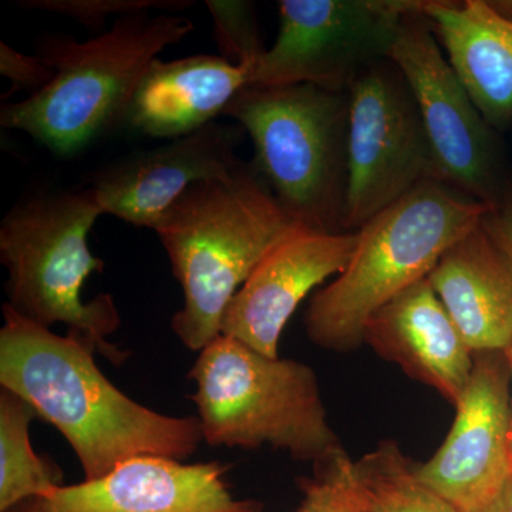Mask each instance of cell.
I'll list each match as a JSON object with an SVG mask.
<instances>
[{"label":"cell","instance_id":"cell-1","mask_svg":"<svg viewBox=\"0 0 512 512\" xmlns=\"http://www.w3.org/2000/svg\"><path fill=\"white\" fill-rule=\"evenodd\" d=\"M0 387L18 394L66 439L84 480L107 476L130 458L187 461L202 443L197 416L148 409L101 373L96 346L57 335L3 305Z\"/></svg>","mask_w":512,"mask_h":512},{"label":"cell","instance_id":"cell-2","mask_svg":"<svg viewBox=\"0 0 512 512\" xmlns=\"http://www.w3.org/2000/svg\"><path fill=\"white\" fill-rule=\"evenodd\" d=\"M296 228L252 164L192 184L164 212L153 231L183 288L171 329L185 348L200 353L221 335L229 302Z\"/></svg>","mask_w":512,"mask_h":512},{"label":"cell","instance_id":"cell-3","mask_svg":"<svg viewBox=\"0 0 512 512\" xmlns=\"http://www.w3.org/2000/svg\"><path fill=\"white\" fill-rule=\"evenodd\" d=\"M192 30L191 20L146 10L117 18L86 42L43 37L36 55L55 70V79L35 96L5 104L0 126L29 134L57 156H74L126 123L150 63Z\"/></svg>","mask_w":512,"mask_h":512},{"label":"cell","instance_id":"cell-4","mask_svg":"<svg viewBox=\"0 0 512 512\" xmlns=\"http://www.w3.org/2000/svg\"><path fill=\"white\" fill-rule=\"evenodd\" d=\"M491 210L450 185L429 181L377 214L357 231L348 266L312 296L305 313L309 340L329 352L359 348L369 319L426 279Z\"/></svg>","mask_w":512,"mask_h":512},{"label":"cell","instance_id":"cell-5","mask_svg":"<svg viewBox=\"0 0 512 512\" xmlns=\"http://www.w3.org/2000/svg\"><path fill=\"white\" fill-rule=\"evenodd\" d=\"M101 214L92 187L19 201L0 224V262L8 272L10 309L42 328L63 323L120 366L130 353L109 340L121 325L113 296L82 298L89 276L104 269L89 248L90 231Z\"/></svg>","mask_w":512,"mask_h":512},{"label":"cell","instance_id":"cell-6","mask_svg":"<svg viewBox=\"0 0 512 512\" xmlns=\"http://www.w3.org/2000/svg\"><path fill=\"white\" fill-rule=\"evenodd\" d=\"M202 440L212 447H271L312 466L345 451L330 426L315 370L220 335L188 372Z\"/></svg>","mask_w":512,"mask_h":512},{"label":"cell","instance_id":"cell-7","mask_svg":"<svg viewBox=\"0 0 512 512\" xmlns=\"http://www.w3.org/2000/svg\"><path fill=\"white\" fill-rule=\"evenodd\" d=\"M349 113V92L286 84L245 87L222 116L247 131L252 165L296 225L342 232Z\"/></svg>","mask_w":512,"mask_h":512},{"label":"cell","instance_id":"cell-8","mask_svg":"<svg viewBox=\"0 0 512 512\" xmlns=\"http://www.w3.org/2000/svg\"><path fill=\"white\" fill-rule=\"evenodd\" d=\"M348 192L343 231H359L439 168L409 84L389 59L349 89Z\"/></svg>","mask_w":512,"mask_h":512},{"label":"cell","instance_id":"cell-9","mask_svg":"<svg viewBox=\"0 0 512 512\" xmlns=\"http://www.w3.org/2000/svg\"><path fill=\"white\" fill-rule=\"evenodd\" d=\"M421 0H281L274 46L248 70L249 86L313 84L349 92L389 59L404 16Z\"/></svg>","mask_w":512,"mask_h":512},{"label":"cell","instance_id":"cell-10","mask_svg":"<svg viewBox=\"0 0 512 512\" xmlns=\"http://www.w3.org/2000/svg\"><path fill=\"white\" fill-rule=\"evenodd\" d=\"M421 5L404 16L389 60L412 90L441 183L495 208L500 202V157L493 127L448 62L429 22L421 16Z\"/></svg>","mask_w":512,"mask_h":512},{"label":"cell","instance_id":"cell-11","mask_svg":"<svg viewBox=\"0 0 512 512\" xmlns=\"http://www.w3.org/2000/svg\"><path fill=\"white\" fill-rule=\"evenodd\" d=\"M456 419L416 476L460 512H483L512 480L511 375L504 352L474 353Z\"/></svg>","mask_w":512,"mask_h":512},{"label":"cell","instance_id":"cell-12","mask_svg":"<svg viewBox=\"0 0 512 512\" xmlns=\"http://www.w3.org/2000/svg\"><path fill=\"white\" fill-rule=\"evenodd\" d=\"M357 231L322 232L296 228L256 266L229 302L221 335L279 357L288 320L309 293L338 276L355 254Z\"/></svg>","mask_w":512,"mask_h":512},{"label":"cell","instance_id":"cell-13","mask_svg":"<svg viewBox=\"0 0 512 512\" xmlns=\"http://www.w3.org/2000/svg\"><path fill=\"white\" fill-rule=\"evenodd\" d=\"M228 466L173 458H130L107 476L62 485L19 505L20 512H256L255 501L229 491Z\"/></svg>","mask_w":512,"mask_h":512},{"label":"cell","instance_id":"cell-14","mask_svg":"<svg viewBox=\"0 0 512 512\" xmlns=\"http://www.w3.org/2000/svg\"><path fill=\"white\" fill-rule=\"evenodd\" d=\"M239 131L214 121L188 136L103 168L92 185L103 214L153 229L192 184L228 177L241 164L235 156Z\"/></svg>","mask_w":512,"mask_h":512},{"label":"cell","instance_id":"cell-15","mask_svg":"<svg viewBox=\"0 0 512 512\" xmlns=\"http://www.w3.org/2000/svg\"><path fill=\"white\" fill-rule=\"evenodd\" d=\"M365 343L453 406L466 392L474 352L427 278L397 295L369 319Z\"/></svg>","mask_w":512,"mask_h":512},{"label":"cell","instance_id":"cell-16","mask_svg":"<svg viewBox=\"0 0 512 512\" xmlns=\"http://www.w3.org/2000/svg\"><path fill=\"white\" fill-rule=\"evenodd\" d=\"M448 62L493 128L512 124V0H423Z\"/></svg>","mask_w":512,"mask_h":512},{"label":"cell","instance_id":"cell-17","mask_svg":"<svg viewBox=\"0 0 512 512\" xmlns=\"http://www.w3.org/2000/svg\"><path fill=\"white\" fill-rule=\"evenodd\" d=\"M427 279L474 353L510 348L512 261L483 224L458 239Z\"/></svg>","mask_w":512,"mask_h":512},{"label":"cell","instance_id":"cell-18","mask_svg":"<svg viewBox=\"0 0 512 512\" xmlns=\"http://www.w3.org/2000/svg\"><path fill=\"white\" fill-rule=\"evenodd\" d=\"M248 87V70L222 56L154 59L141 77L126 124L144 136L180 138L217 121Z\"/></svg>","mask_w":512,"mask_h":512},{"label":"cell","instance_id":"cell-19","mask_svg":"<svg viewBox=\"0 0 512 512\" xmlns=\"http://www.w3.org/2000/svg\"><path fill=\"white\" fill-rule=\"evenodd\" d=\"M35 409L0 387V512H8L62 487L63 471L39 456L30 440Z\"/></svg>","mask_w":512,"mask_h":512},{"label":"cell","instance_id":"cell-20","mask_svg":"<svg viewBox=\"0 0 512 512\" xmlns=\"http://www.w3.org/2000/svg\"><path fill=\"white\" fill-rule=\"evenodd\" d=\"M355 470L375 512H460L421 483L396 441H380L355 461Z\"/></svg>","mask_w":512,"mask_h":512},{"label":"cell","instance_id":"cell-21","mask_svg":"<svg viewBox=\"0 0 512 512\" xmlns=\"http://www.w3.org/2000/svg\"><path fill=\"white\" fill-rule=\"evenodd\" d=\"M298 485L302 500L295 512H375L346 450L313 466Z\"/></svg>","mask_w":512,"mask_h":512},{"label":"cell","instance_id":"cell-22","mask_svg":"<svg viewBox=\"0 0 512 512\" xmlns=\"http://www.w3.org/2000/svg\"><path fill=\"white\" fill-rule=\"evenodd\" d=\"M214 36L222 57L249 70L264 55L254 3L244 0H207Z\"/></svg>","mask_w":512,"mask_h":512},{"label":"cell","instance_id":"cell-23","mask_svg":"<svg viewBox=\"0 0 512 512\" xmlns=\"http://www.w3.org/2000/svg\"><path fill=\"white\" fill-rule=\"evenodd\" d=\"M192 5L194 2L190 0H25L18 3V8L56 13L76 20L89 29H103L110 16L121 18L151 9L174 13Z\"/></svg>","mask_w":512,"mask_h":512},{"label":"cell","instance_id":"cell-24","mask_svg":"<svg viewBox=\"0 0 512 512\" xmlns=\"http://www.w3.org/2000/svg\"><path fill=\"white\" fill-rule=\"evenodd\" d=\"M0 73L12 82V89L3 99L18 92H28L29 97L45 90L55 79V70L39 56H29L12 46L0 43Z\"/></svg>","mask_w":512,"mask_h":512},{"label":"cell","instance_id":"cell-25","mask_svg":"<svg viewBox=\"0 0 512 512\" xmlns=\"http://www.w3.org/2000/svg\"><path fill=\"white\" fill-rule=\"evenodd\" d=\"M483 227L512 261V191L485 215Z\"/></svg>","mask_w":512,"mask_h":512},{"label":"cell","instance_id":"cell-26","mask_svg":"<svg viewBox=\"0 0 512 512\" xmlns=\"http://www.w3.org/2000/svg\"><path fill=\"white\" fill-rule=\"evenodd\" d=\"M483 512H512V480L503 491V494Z\"/></svg>","mask_w":512,"mask_h":512},{"label":"cell","instance_id":"cell-27","mask_svg":"<svg viewBox=\"0 0 512 512\" xmlns=\"http://www.w3.org/2000/svg\"><path fill=\"white\" fill-rule=\"evenodd\" d=\"M505 357H507L508 367H510L511 375V446H512V343L510 348L505 350Z\"/></svg>","mask_w":512,"mask_h":512},{"label":"cell","instance_id":"cell-28","mask_svg":"<svg viewBox=\"0 0 512 512\" xmlns=\"http://www.w3.org/2000/svg\"><path fill=\"white\" fill-rule=\"evenodd\" d=\"M8 512H20V511L18 510V508H13V510H10Z\"/></svg>","mask_w":512,"mask_h":512},{"label":"cell","instance_id":"cell-29","mask_svg":"<svg viewBox=\"0 0 512 512\" xmlns=\"http://www.w3.org/2000/svg\"><path fill=\"white\" fill-rule=\"evenodd\" d=\"M256 512H262V510L261 511H256Z\"/></svg>","mask_w":512,"mask_h":512}]
</instances>
